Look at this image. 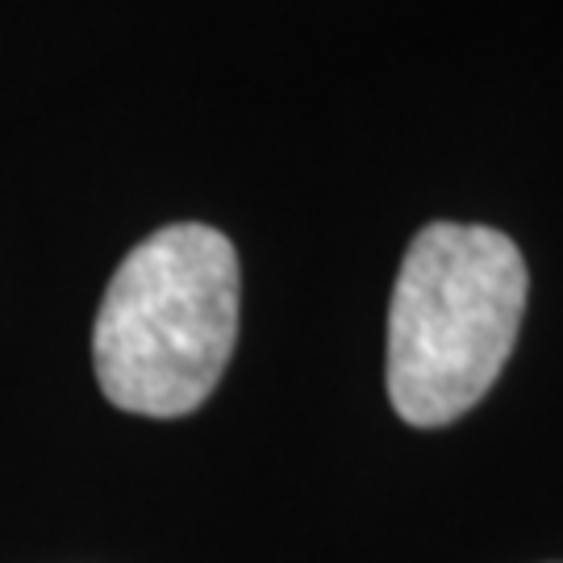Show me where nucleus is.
Masks as SVG:
<instances>
[{"label":"nucleus","instance_id":"nucleus-2","mask_svg":"<svg viewBox=\"0 0 563 563\" xmlns=\"http://www.w3.org/2000/svg\"><path fill=\"white\" fill-rule=\"evenodd\" d=\"M526 263L509 234L430 222L409 242L388 305V401L409 426L463 418L497 384L526 313Z\"/></svg>","mask_w":563,"mask_h":563},{"label":"nucleus","instance_id":"nucleus-1","mask_svg":"<svg viewBox=\"0 0 563 563\" xmlns=\"http://www.w3.org/2000/svg\"><path fill=\"white\" fill-rule=\"evenodd\" d=\"M239 251L201 222L142 239L104 288L92 367L139 418H184L209 401L239 342Z\"/></svg>","mask_w":563,"mask_h":563}]
</instances>
